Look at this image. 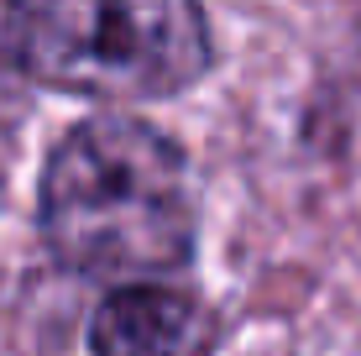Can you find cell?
<instances>
[{
    "label": "cell",
    "mask_w": 361,
    "mask_h": 356,
    "mask_svg": "<svg viewBox=\"0 0 361 356\" xmlns=\"http://www.w3.org/2000/svg\"><path fill=\"white\" fill-rule=\"evenodd\" d=\"M42 241L73 273L147 278L194 252L189 163L136 116L79 121L42 173Z\"/></svg>",
    "instance_id": "1"
},
{
    "label": "cell",
    "mask_w": 361,
    "mask_h": 356,
    "mask_svg": "<svg viewBox=\"0 0 361 356\" xmlns=\"http://www.w3.org/2000/svg\"><path fill=\"white\" fill-rule=\"evenodd\" d=\"M0 27L27 79L105 105L163 100L209 68L199 0H6Z\"/></svg>",
    "instance_id": "2"
},
{
    "label": "cell",
    "mask_w": 361,
    "mask_h": 356,
    "mask_svg": "<svg viewBox=\"0 0 361 356\" xmlns=\"http://www.w3.org/2000/svg\"><path fill=\"white\" fill-rule=\"evenodd\" d=\"M220 320L178 288L131 283L116 288L90 320L94 356H209Z\"/></svg>",
    "instance_id": "3"
}]
</instances>
